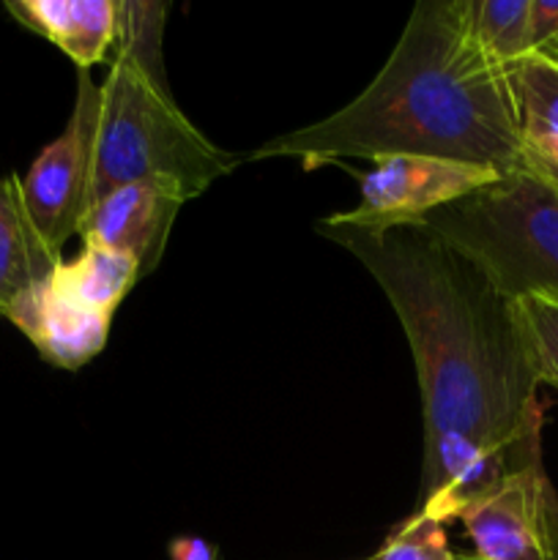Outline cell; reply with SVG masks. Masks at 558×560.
<instances>
[{"instance_id": "6da1fadb", "label": "cell", "mask_w": 558, "mask_h": 560, "mask_svg": "<svg viewBox=\"0 0 558 560\" xmlns=\"http://www.w3.org/2000/svg\"><path fill=\"white\" fill-rule=\"evenodd\" d=\"M317 233L372 273L414 353L425 413L419 512L446 525L539 468L545 410L514 301L425 224L372 230L332 213Z\"/></svg>"}, {"instance_id": "7a4b0ae2", "label": "cell", "mask_w": 558, "mask_h": 560, "mask_svg": "<svg viewBox=\"0 0 558 560\" xmlns=\"http://www.w3.org/2000/svg\"><path fill=\"white\" fill-rule=\"evenodd\" d=\"M438 156L496 173L528 167L503 66L476 38L474 0H419L381 74L350 104L246 159Z\"/></svg>"}, {"instance_id": "3957f363", "label": "cell", "mask_w": 558, "mask_h": 560, "mask_svg": "<svg viewBox=\"0 0 558 560\" xmlns=\"http://www.w3.org/2000/svg\"><path fill=\"white\" fill-rule=\"evenodd\" d=\"M167 3L118 0V38L93 120L88 211L107 191L148 178H170L189 200L241 164L184 115L162 66Z\"/></svg>"}, {"instance_id": "277c9868", "label": "cell", "mask_w": 558, "mask_h": 560, "mask_svg": "<svg viewBox=\"0 0 558 560\" xmlns=\"http://www.w3.org/2000/svg\"><path fill=\"white\" fill-rule=\"evenodd\" d=\"M421 224L474 260L507 299L558 301V184L534 162L438 208Z\"/></svg>"}, {"instance_id": "5b68a950", "label": "cell", "mask_w": 558, "mask_h": 560, "mask_svg": "<svg viewBox=\"0 0 558 560\" xmlns=\"http://www.w3.org/2000/svg\"><path fill=\"white\" fill-rule=\"evenodd\" d=\"M98 85L91 71H80L77 102L66 131L49 142L20 178L22 206L38 238L53 255H63L66 241L80 235L88 213L93 159V120H96Z\"/></svg>"}, {"instance_id": "8992f818", "label": "cell", "mask_w": 558, "mask_h": 560, "mask_svg": "<svg viewBox=\"0 0 558 560\" xmlns=\"http://www.w3.org/2000/svg\"><path fill=\"white\" fill-rule=\"evenodd\" d=\"M496 170L438 156H383L359 175V202L334 213L356 228H408L421 224L432 211L496 180Z\"/></svg>"}, {"instance_id": "52a82bcc", "label": "cell", "mask_w": 558, "mask_h": 560, "mask_svg": "<svg viewBox=\"0 0 558 560\" xmlns=\"http://www.w3.org/2000/svg\"><path fill=\"white\" fill-rule=\"evenodd\" d=\"M189 202L186 191L170 178H148L107 191L80 224L82 241L109 246L135 257L140 277L162 262L170 230L181 206Z\"/></svg>"}, {"instance_id": "ba28073f", "label": "cell", "mask_w": 558, "mask_h": 560, "mask_svg": "<svg viewBox=\"0 0 558 560\" xmlns=\"http://www.w3.org/2000/svg\"><path fill=\"white\" fill-rule=\"evenodd\" d=\"M55 366L77 370L107 345L113 315L82 304L69 293L58 273L27 290L3 312Z\"/></svg>"}, {"instance_id": "9c48e42d", "label": "cell", "mask_w": 558, "mask_h": 560, "mask_svg": "<svg viewBox=\"0 0 558 560\" xmlns=\"http://www.w3.org/2000/svg\"><path fill=\"white\" fill-rule=\"evenodd\" d=\"M545 465L503 481L490 495L460 512L474 556L479 560H542L539 501Z\"/></svg>"}, {"instance_id": "30bf717a", "label": "cell", "mask_w": 558, "mask_h": 560, "mask_svg": "<svg viewBox=\"0 0 558 560\" xmlns=\"http://www.w3.org/2000/svg\"><path fill=\"white\" fill-rule=\"evenodd\" d=\"M5 9L63 49L80 71L102 63L118 38V0H9Z\"/></svg>"}, {"instance_id": "8fae6325", "label": "cell", "mask_w": 558, "mask_h": 560, "mask_svg": "<svg viewBox=\"0 0 558 560\" xmlns=\"http://www.w3.org/2000/svg\"><path fill=\"white\" fill-rule=\"evenodd\" d=\"M63 257L53 255L33 230L20 195V178L0 175V315L42 284Z\"/></svg>"}, {"instance_id": "7c38bea8", "label": "cell", "mask_w": 558, "mask_h": 560, "mask_svg": "<svg viewBox=\"0 0 558 560\" xmlns=\"http://www.w3.org/2000/svg\"><path fill=\"white\" fill-rule=\"evenodd\" d=\"M82 244L85 246L80 255L71 262H60L55 273L82 304L113 315L140 279V266L135 257L109 249V246L93 244V241H82Z\"/></svg>"}, {"instance_id": "4fadbf2b", "label": "cell", "mask_w": 558, "mask_h": 560, "mask_svg": "<svg viewBox=\"0 0 558 560\" xmlns=\"http://www.w3.org/2000/svg\"><path fill=\"white\" fill-rule=\"evenodd\" d=\"M525 142L558 137V60L531 52L503 66Z\"/></svg>"}, {"instance_id": "5bb4252c", "label": "cell", "mask_w": 558, "mask_h": 560, "mask_svg": "<svg viewBox=\"0 0 558 560\" xmlns=\"http://www.w3.org/2000/svg\"><path fill=\"white\" fill-rule=\"evenodd\" d=\"M474 27L498 66L531 55V0H474Z\"/></svg>"}, {"instance_id": "9a60e30c", "label": "cell", "mask_w": 558, "mask_h": 560, "mask_svg": "<svg viewBox=\"0 0 558 560\" xmlns=\"http://www.w3.org/2000/svg\"><path fill=\"white\" fill-rule=\"evenodd\" d=\"M514 312L539 386L545 383L558 392V301L550 295H523L514 299Z\"/></svg>"}, {"instance_id": "2e32d148", "label": "cell", "mask_w": 558, "mask_h": 560, "mask_svg": "<svg viewBox=\"0 0 558 560\" xmlns=\"http://www.w3.org/2000/svg\"><path fill=\"white\" fill-rule=\"evenodd\" d=\"M370 560H479L476 556L454 552L449 547L446 528L438 520L416 512L372 552Z\"/></svg>"}, {"instance_id": "e0dca14e", "label": "cell", "mask_w": 558, "mask_h": 560, "mask_svg": "<svg viewBox=\"0 0 558 560\" xmlns=\"http://www.w3.org/2000/svg\"><path fill=\"white\" fill-rule=\"evenodd\" d=\"M558 44V0H531V52Z\"/></svg>"}, {"instance_id": "ac0fdd59", "label": "cell", "mask_w": 558, "mask_h": 560, "mask_svg": "<svg viewBox=\"0 0 558 560\" xmlns=\"http://www.w3.org/2000/svg\"><path fill=\"white\" fill-rule=\"evenodd\" d=\"M539 550L542 560H558V492L550 479L542 487L539 501Z\"/></svg>"}, {"instance_id": "d6986e66", "label": "cell", "mask_w": 558, "mask_h": 560, "mask_svg": "<svg viewBox=\"0 0 558 560\" xmlns=\"http://www.w3.org/2000/svg\"><path fill=\"white\" fill-rule=\"evenodd\" d=\"M170 560H222L217 545L200 539V536H178L167 547Z\"/></svg>"}, {"instance_id": "ffe728a7", "label": "cell", "mask_w": 558, "mask_h": 560, "mask_svg": "<svg viewBox=\"0 0 558 560\" xmlns=\"http://www.w3.org/2000/svg\"><path fill=\"white\" fill-rule=\"evenodd\" d=\"M531 153V162L558 184V137H542V140L525 142Z\"/></svg>"}, {"instance_id": "44dd1931", "label": "cell", "mask_w": 558, "mask_h": 560, "mask_svg": "<svg viewBox=\"0 0 558 560\" xmlns=\"http://www.w3.org/2000/svg\"><path fill=\"white\" fill-rule=\"evenodd\" d=\"M542 55H547V58L558 60V44H556V47H550V49H547V52H542Z\"/></svg>"}, {"instance_id": "7402d4cb", "label": "cell", "mask_w": 558, "mask_h": 560, "mask_svg": "<svg viewBox=\"0 0 558 560\" xmlns=\"http://www.w3.org/2000/svg\"><path fill=\"white\" fill-rule=\"evenodd\" d=\"M361 560H370V558H361Z\"/></svg>"}]
</instances>
